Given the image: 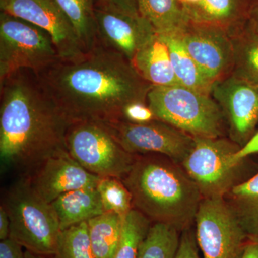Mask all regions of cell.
<instances>
[{
    "instance_id": "obj_1",
    "label": "cell",
    "mask_w": 258,
    "mask_h": 258,
    "mask_svg": "<svg viewBox=\"0 0 258 258\" xmlns=\"http://www.w3.org/2000/svg\"><path fill=\"white\" fill-rule=\"evenodd\" d=\"M37 76L71 123L121 120L127 105L147 103L153 87L124 56L98 43L79 58L60 60Z\"/></svg>"
},
{
    "instance_id": "obj_2",
    "label": "cell",
    "mask_w": 258,
    "mask_h": 258,
    "mask_svg": "<svg viewBox=\"0 0 258 258\" xmlns=\"http://www.w3.org/2000/svg\"><path fill=\"white\" fill-rule=\"evenodd\" d=\"M0 103L3 170L25 176L66 150L71 122L32 71L21 70L0 83Z\"/></svg>"
},
{
    "instance_id": "obj_3",
    "label": "cell",
    "mask_w": 258,
    "mask_h": 258,
    "mask_svg": "<svg viewBox=\"0 0 258 258\" xmlns=\"http://www.w3.org/2000/svg\"><path fill=\"white\" fill-rule=\"evenodd\" d=\"M121 180L132 194L134 209L152 223L172 226L180 232L195 223L203 197L181 164L159 154L136 155Z\"/></svg>"
},
{
    "instance_id": "obj_4",
    "label": "cell",
    "mask_w": 258,
    "mask_h": 258,
    "mask_svg": "<svg viewBox=\"0 0 258 258\" xmlns=\"http://www.w3.org/2000/svg\"><path fill=\"white\" fill-rule=\"evenodd\" d=\"M147 104L158 120L194 138H220L227 134L223 113L212 95L184 86H153Z\"/></svg>"
},
{
    "instance_id": "obj_5",
    "label": "cell",
    "mask_w": 258,
    "mask_h": 258,
    "mask_svg": "<svg viewBox=\"0 0 258 258\" xmlns=\"http://www.w3.org/2000/svg\"><path fill=\"white\" fill-rule=\"evenodd\" d=\"M2 205L10 217V238L33 253L56 255L61 232L57 215L26 178L10 186Z\"/></svg>"
},
{
    "instance_id": "obj_6",
    "label": "cell",
    "mask_w": 258,
    "mask_h": 258,
    "mask_svg": "<svg viewBox=\"0 0 258 258\" xmlns=\"http://www.w3.org/2000/svg\"><path fill=\"white\" fill-rule=\"evenodd\" d=\"M61 60L52 37L28 21L0 13V83L21 70L38 76Z\"/></svg>"
},
{
    "instance_id": "obj_7",
    "label": "cell",
    "mask_w": 258,
    "mask_h": 258,
    "mask_svg": "<svg viewBox=\"0 0 258 258\" xmlns=\"http://www.w3.org/2000/svg\"><path fill=\"white\" fill-rule=\"evenodd\" d=\"M70 155L99 177L122 179L132 169L136 155L118 143L101 122L78 121L70 125L66 138Z\"/></svg>"
},
{
    "instance_id": "obj_8",
    "label": "cell",
    "mask_w": 258,
    "mask_h": 258,
    "mask_svg": "<svg viewBox=\"0 0 258 258\" xmlns=\"http://www.w3.org/2000/svg\"><path fill=\"white\" fill-rule=\"evenodd\" d=\"M240 149L229 137L195 138L194 147L181 165L203 198H224L245 180L242 179L245 160L233 168L227 164L230 156Z\"/></svg>"
},
{
    "instance_id": "obj_9",
    "label": "cell",
    "mask_w": 258,
    "mask_h": 258,
    "mask_svg": "<svg viewBox=\"0 0 258 258\" xmlns=\"http://www.w3.org/2000/svg\"><path fill=\"white\" fill-rule=\"evenodd\" d=\"M195 224L203 258H242L249 240L224 198H203Z\"/></svg>"
},
{
    "instance_id": "obj_10",
    "label": "cell",
    "mask_w": 258,
    "mask_h": 258,
    "mask_svg": "<svg viewBox=\"0 0 258 258\" xmlns=\"http://www.w3.org/2000/svg\"><path fill=\"white\" fill-rule=\"evenodd\" d=\"M103 123L115 140L134 155L159 154L181 164L191 152L195 138L160 120L134 123L124 120Z\"/></svg>"
},
{
    "instance_id": "obj_11",
    "label": "cell",
    "mask_w": 258,
    "mask_h": 258,
    "mask_svg": "<svg viewBox=\"0 0 258 258\" xmlns=\"http://www.w3.org/2000/svg\"><path fill=\"white\" fill-rule=\"evenodd\" d=\"M174 33L212 82L231 76L234 46L228 32L215 25L189 20Z\"/></svg>"
},
{
    "instance_id": "obj_12",
    "label": "cell",
    "mask_w": 258,
    "mask_h": 258,
    "mask_svg": "<svg viewBox=\"0 0 258 258\" xmlns=\"http://www.w3.org/2000/svg\"><path fill=\"white\" fill-rule=\"evenodd\" d=\"M0 9L46 31L61 60H76L86 53L74 26L56 0H0Z\"/></svg>"
},
{
    "instance_id": "obj_13",
    "label": "cell",
    "mask_w": 258,
    "mask_h": 258,
    "mask_svg": "<svg viewBox=\"0 0 258 258\" xmlns=\"http://www.w3.org/2000/svg\"><path fill=\"white\" fill-rule=\"evenodd\" d=\"M212 96L221 108L229 138L244 146L258 123V87L230 76L215 83Z\"/></svg>"
},
{
    "instance_id": "obj_14",
    "label": "cell",
    "mask_w": 258,
    "mask_h": 258,
    "mask_svg": "<svg viewBox=\"0 0 258 258\" xmlns=\"http://www.w3.org/2000/svg\"><path fill=\"white\" fill-rule=\"evenodd\" d=\"M23 177L49 203L74 190L96 188L101 179L84 169L67 149L45 159Z\"/></svg>"
},
{
    "instance_id": "obj_15",
    "label": "cell",
    "mask_w": 258,
    "mask_h": 258,
    "mask_svg": "<svg viewBox=\"0 0 258 258\" xmlns=\"http://www.w3.org/2000/svg\"><path fill=\"white\" fill-rule=\"evenodd\" d=\"M98 43L132 62L136 54L157 33L141 15H134L96 6Z\"/></svg>"
},
{
    "instance_id": "obj_16",
    "label": "cell",
    "mask_w": 258,
    "mask_h": 258,
    "mask_svg": "<svg viewBox=\"0 0 258 258\" xmlns=\"http://www.w3.org/2000/svg\"><path fill=\"white\" fill-rule=\"evenodd\" d=\"M258 0H202L198 4L183 6L188 18L196 23L220 27L230 35L248 23Z\"/></svg>"
},
{
    "instance_id": "obj_17",
    "label": "cell",
    "mask_w": 258,
    "mask_h": 258,
    "mask_svg": "<svg viewBox=\"0 0 258 258\" xmlns=\"http://www.w3.org/2000/svg\"><path fill=\"white\" fill-rule=\"evenodd\" d=\"M132 62L139 75L153 86L179 85L171 66L169 48L160 34H156L146 43Z\"/></svg>"
},
{
    "instance_id": "obj_18",
    "label": "cell",
    "mask_w": 258,
    "mask_h": 258,
    "mask_svg": "<svg viewBox=\"0 0 258 258\" xmlns=\"http://www.w3.org/2000/svg\"><path fill=\"white\" fill-rule=\"evenodd\" d=\"M51 205L61 231L106 212L96 188H83L64 193Z\"/></svg>"
},
{
    "instance_id": "obj_19",
    "label": "cell",
    "mask_w": 258,
    "mask_h": 258,
    "mask_svg": "<svg viewBox=\"0 0 258 258\" xmlns=\"http://www.w3.org/2000/svg\"><path fill=\"white\" fill-rule=\"evenodd\" d=\"M249 242H258V172L236 185L224 197Z\"/></svg>"
},
{
    "instance_id": "obj_20",
    "label": "cell",
    "mask_w": 258,
    "mask_h": 258,
    "mask_svg": "<svg viewBox=\"0 0 258 258\" xmlns=\"http://www.w3.org/2000/svg\"><path fill=\"white\" fill-rule=\"evenodd\" d=\"M160 35L169 48L171 66L180 86L212 95L215 83L204 74L177 35L174 32Z\"/></svg>"
},
{
    "instance_id": "obj_21",
    "label": "cell",
    "mask_w": 258,
    "mask_h": 258,
    "mask_svg": "<svg viewBox=\"0 0 258 258\" xmlns=\"http://www.w3.org/2000/svg\"><path fill=\"white\" fill-rule=\"evenodd\" d=\"M232 37L234 46V64L231 76L258 87V35L249 26Z\"/></svg>"
},
{
    "instance_id": "obj_22",
    "label": "cell",
    "mask_w": 258,
    "mask_h": 258,
    "mask_svg": "<svg viewBox=\"0 0 258 258\" xmlns=\"http://www.w3.org/2000/svg\"><path fill=\"white\" fill-rule=\"evenodd\" d=\"M124 217L105 212L88 221L95 258H113L119 244Z\"/></svg>"
},
{
    "instance_id": "obj_23",
    "label": "cell",
    "mask_w": 258,
    "mask_h": 258,
    "mask_svg": "<svg viewBox=\"0 0 258 258\" xmlns=\"http://www.w3.org/2000/svg\"><path fill=\"white\" fill-rule=\"evenodd\" d=\"M139 13L147 19L157 33L178 31L189 21L179 0H137Z\"/></svg>"
},
{
    "instance_id": "obj_24",
    "label": "cell",
    "mask_w": 258,
    "mask_h": 258,
    "mask_svg": "<svg viewBox=\"0 0 258 258\" xmlns=\"http://www.w3.org/2000/svg\"><path fill=\"white\" fill-rule=\"evenodd\" d=\"M69 19L86 52L98 44L95 0H56Z\"/></svg>"
},
{
    "instance_id": "obj_25",
    "label": "cell",
    "mask_w": 258,
    "mask_h": 258,
    "mask_svg": "<svg viewBox=\"0 0 258 258\" xmlns=\"http://www.w3.org/2000/svg\"><path fill=\"white\" fill-rule=\"evenodd\" d=\"M181 233L172 226L152 223L139 247L138 258H175Z\"/></svg>"
},
{
    "instance_id": "obj_26",
    "label": "cell",
    "mask_w": 258,
    "mask_h": 258,
    "mask_svg": "<svg viewBox=\"0 0 258 258\" xmlns=\"http://www.w3.org/2000/svg\"><path fill=\"white\" fill-rule=\"evenodd\" d=\"M152 224L138 210H131L124 217L119 244L113 258H138L139 247Z\"/></svg>"
},
{
    "instance_id": "obj_27",
    "label": "cell",
    "mask_w": 258,
    "mask_h": 258,
    "mask_svg": "<svg viewBox=\"0 0 258 258\" xmlns=\"http://www.w3.org/2000/svg\"><path fill=\"white\" fill-rule=\"evenodd\" d=\"M96 189L101 198L105 212L125 217L133 210V199L121 179L115 177H101Z\"/></svg>"
},
{
    "instance_id": "obj_28",
    "label": "cell",
    "mask_w": 258,
    "mask_h": 258,
    "mask_svg": "<svg viewBox=\"0 0 258 258\" xmlns=\"http://www.w3.org/2000/svg\"><path fill=\"white\" fill-rule=\"evenodd\" d=\"M56 256L58 258H95L88 234V222L61 231Z\"/></svg>"
},
{
    "instance_id": "obj_29",
    "label": "cell",
    "mask_w": 258,
    "mask_h": 258,
    "mask_svg": "<svg viewBox=\"0 0 258 258\" xmlns=\"http://www.w3.org/2000/svg\"><path fill=\"white\" fill-rule=\"evenodd\" d=\"M121 120L134 123H146L158 119L147 103L134 102L123 108Z\"/></svg>"
},
{
    "instance_id": "obj_30",
    "label": "cell",
    "mask_w": 258,
    "mask_h": 258,
    "mask_svg": "<svg viewBox=\"0 0 258 258\" xmlns=\"http://www.w3.org/2000/svg\"><path fill=\"white\" fill-rule=\"evenodd\" d=\"M191 230L190 228L181 232L175 258H201L195 233Z\"/></svg>"
},
{
    "instance_id": "obj_31",
    "label": "cell",
    "mask_w": 258,
    "mask_h": 258,
    "mask_svg": "<svg viewBox=\"0 0 258 258\" xmlns=\"http://www.w3.org/2000/svg\"><path fill=\"white\" fill-rule=\"evenodd\" d=\"M258 153V132L246 142V144L237 152L230 156L227 161V164L231 168L238 166L243 162L249 156Z\"/></svg>"
},
{
    "instance_id": "obj_32",
    "label": "cell",
    "mask_w": 258,
    "mask_h": 258,
    "mask_svg": "<svg viewBox=\"0 0 258 258\" xmlns=\"http://www.w3.org/2000/svg\"><path fill=\"white\" fill-rule=\"evenodd\" d=\"M96 4L127 14L141 15L137 0H98Z\"/></svg>"
},
{
    "instance_id": "obj_33",
    "label": "cell",
    "mask_w": 258,
    "mask_h": 258,
    "mask_svg": "<svg viewBox=\"0 0 258 258\" xmlns=\"http://www.w3.org/2000/svg\"><path fill=\"white\" fill-rule=\"evenodd\" d=\"M0 258H25L23 247L13 239L0 242Z\"/></svg>"
},
{
    "instance_id": "obj_34",
    "label": "cell",
    "mask_w": 258,
    "mask_h": 258,
    "mask_svg": "<svg viewBox=\"0 0 258 258\" xmlns=\"http://www.w3.org/2000/svg\"><path fill=\"white\" fill-rule=\"evenodd\" d=\"M10 233V220L9 215L4 207H0V240L9 238Z\"/></svg>"
},
{
    "instance_id": "obj_35",
    "label": "cell",
    "mask_w": 258,
    "mask_h": 258,
    "mask_svg": "<svg viewBox=\"0 0 258 258\" xmlns=\"http://www.w3.org/2000/svg\"><path fill=\"white\" fill-rule=\"evenodd\" d=\"M242 258H258V242H248Z\"/></svg>"
},
{
    "instance_id": "obj_36",
    "label": "cell",
    "mask_w": 258,
    "mask_h": 258,
    "mask_svg": "<svg viewBox=\"0 0 258 258\" xmlns=\"http://www.w3.org/2000/svg\"><path fill=\"white\" fill-rule=\"evenodd\" d=\"M249 25L258 35V2L252 9L249 17Z\"/></svg>"
},
{
    "instance_id": "obj_37",
    "label": "cell",
    "mask_w": 258,
    "mask_h": 258,
    "mask_svg": "<svg viewBox=\"0 0 258 258\" xmlns=\"http://www.w3.org/2000/svg\"><path fill=\"white\" fill-rule=\"evenodd\" d=\"M25 258H58L56 255H42V254H38L33 253L30 251L25 250Z\"/></svg>"
},
{
    "instance_id": "obj_38",
    "label": "cell",
    "mask_w": 258,
    "mask_h": 258,
    "mask_svg": "<svg viewBox=\"0 0 258 258\" xmlns=\"http://www.w3.org/2000/svg\"><path fill=\"white\" fill-rule=\"evenodd\" d=\"M202 0H179V3L182 5V6L198 4Z\"/></svg>"
}]
</instances>
